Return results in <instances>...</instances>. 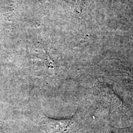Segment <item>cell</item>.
<instances>
[{
  "instance_id": "obj_2",
  "label": "cell",
  "mask_w": 133,
  "mask_h": 133,
  "mask_svg": "<svg viewBox=\"0 0 133 133\" xmlns=\"http://www.w3.org/2000/svg\"><path fill=\"white\" fill-rule=\"evenodd\" d=\"M123 73L131 85L133 86V69H126L124 70Z\"/></svg>"
},
{
  "instance_id": "obj_1",
  "label": "cell",
  "mask_w": 133,
  "mask_h": 133,
  "mask_svg": "<svg viewBox=\"0 0 133 133\" xmlns=\"http://www.w3.org/2000/svg\"><path fill=\"white\" fill-rule=\"evenodd\" d=\"M45 123L50 133H76L80 128L79 123L74 116L60 119L47 118Z\"/></svg>"
}]
</instances>
